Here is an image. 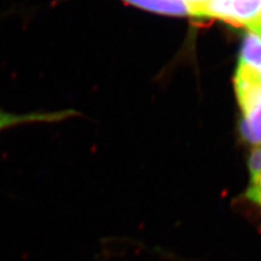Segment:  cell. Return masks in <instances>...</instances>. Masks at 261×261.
I'll return each mask as SVG.
<instances>
[{
  "instance_id": "cell-8",
  "label": "cell",
  "mask_w": 261,
  "mask_h": 261,
  "mask_svg": "<svg viewBox=\"0 0 261 261\" xmlns=\"http://www.w3.org/2000/svg\"><path fill=\"white\" fill-rule=\"evenodd\" d=\"M187 2L191 3V4H205L209 0H187Z\"/></svg>"
},
{
  "instance_id": "cell-7",
  "label": "cell",
  "mask_w": 261,
  "mask_h": 261,
  "mask_svg": "<svg viewBox=\"0 0 261 261\" xmlns=\"http://www.w3.org/2000/svg\"><path fill=\"white\" fill-rule=\"evenodd\" d=\"M249 31L254 32V33H256V34H258L259 36H261V20H259L254 27H251L249 29Z\"/></svg>"
},
{
  "instance_id": "cell-1",
  "label": "cell",
  "mask_w": 261,
  "mask_h": 261,
  "mask_svg": "<svg viewBox=\"0 0 261 261\" xmlns=\"http://www.w3.org/2000/svg\"><path fill=\"white\" fill-rule=\"evenodd\" d=\"M235 93L242 110L241 132L252 145L261 144V72L239 62L234 77Z\"/></svg>"
},
{
  "instance_id": "cell-2",
  "label": "cell",
  "mask_w": 261,
  "mask_h": 261,
  "mask_svg": "<svg viewBox=\"0 0 261 261\" xmlns=\"http://www.w3.org/2000/svg\"><path fill=\"white\" fill-rule=\"evenodd\" d=\"M193 16L250 29L261 20V0H209L205 4H193Z\"/></svg>"
},
{
  "instance_id": "cell-6",
  "label": "cell",
  "mask_w": 261,
  "mask_h": 261,
  "mask_svg": "<svg viewBox=\"0 0 261 261\" xmlns=\"http://www.w3.org/2000/svg\"><path fill=\"white\" fill-rule=\"evenodd\" d=\"M241 63L247 64L251 68H261V36L254 32L247 33L243 40L241 50Z\"/></svg>"
},
{
  "instance_id": "cell-9",
  "label": "cell",
  "mask_w": 261,
  "mask_h": 261,
  "mask_svg": "<svg viewBox=\"0 0 261 261\" xmlns=\"http://www.w3.org/2000/svg\"><path fill=\"white\" fill-rule=\"evenodd\" d=\"M260 72H261V68H260Z\"/></svg>"
},
{
  "instance_id": "cell-3",
  "label": "cell",
  "mask_w": 261,
  "mask_h": 261,
  "mask_svg": "<svg viewBox=\"0 0 261 261\" xmlns=\"http://www.w3.org/2000/svg\"><path fill=\"white\" fill-rule=\"evenodd\" d=\"M79 116L80 112L73 109L28 113H16L0 109V132L30 124L60 123V122L76 118Z\"/></svg>"
},
{
  "instance_id": "cell-5",
  "label": "cell",
  "mask_w": 261,
  "mask_h": 261,
  "mask_svg": "<svg viewBox=\"0 0 261 261\" xmlns=\"http://www.w3.org/2000/svg\"><path fill=\"white\" fill-rule=\"evenodd\" d=\"M121 2L153 13L175 16L193 15V4L187 0H121Z\"/></svg>"
},
{
  "instance_id": "cell-4",
  "label": "cell",
  "mask_w": 261,
  "mask_h": 261,
  "mask_svg": "<svg viewBox=\"0 0 261 261\" xmlns=\"http://www.w3.org/2000/svg\"><path fill=\"white\" fill-rule=\"evenodd\" d=\"M247 166L249 182L243 194V200L261 217V146L251 151Z\"/></svg>"
}]
</instances>
